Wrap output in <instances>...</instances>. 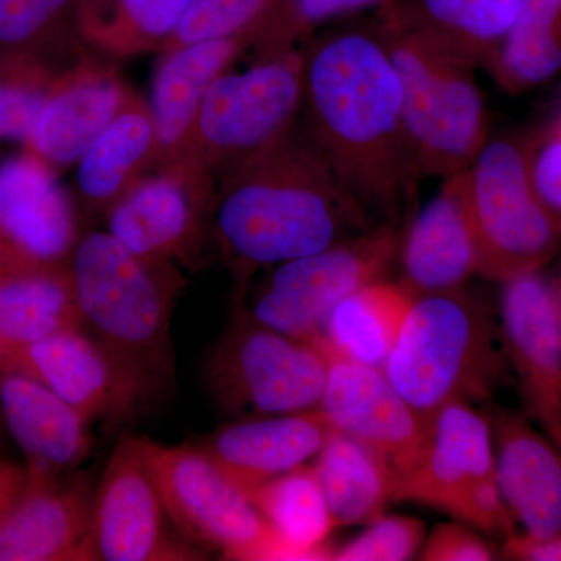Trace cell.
<instances>
[{
  "mask_svg": "<svg viewBox=\"0 0 561 561\" xmlns=\"http://www.w3.org/2000/svg\"><path fill=\"white\" fill-rule=\"evenodd\" d=\"M308 138L376 221L400 224L423 173L402 87L378 31L327 36L302 57Z\"/></svg>",
  "mask_w": 561,
  "mask_h": 561,
  "instance_id": "obj_1",
  "label": "cell"
},
{
  "mask_svg": "<svg viewBox=\"0 0 561 561\" xmlns=\"http://www.w3.org/2000/svg\"><path fill=\"white\" fill-rule=\"evenodd\" d=\"M290 131L245 161L214 216L238 286L234 301L245 298L260 268L319 253L381 224L343 187L312 140Z\"/></svg>",
  "mask_w": 561,
  "mask_h": 561,
  "instance_id": "obj_2",
  "label": "cell"
},
{
  "mask_svg": "<svg viewBox=\"0 0 561 561\" xmlns=\"http://www.w3.org/2000/svg\"><path fill=\"white\" fill-rule=\"evenodd\" d=\"M81 327L138 389L146 405L176 383L172 317L183 279L168 262L147 261L108 231L81 236L69 264Z\"/></svg>",
  "mask_w": 561,
  "mask_h": 561,
  "instance_id": "obj_3",
  "label": "cell"
},
{
  "mask_svg": "<svg viewBox=\"0 0 561 561\" xmlns=\"http://www.w3.org/2000/svg\"><path fill=\"white\" fill-rule=\"evenodd\" d=\"M383 371L431 420L448 401H489L515 381L500 320L485 298L465 286L413 297Z\"/></svg>",
  "mask_w": 561,
  "mask_h": 561,
  "instance_id": "obj_4",
  "label": "cell"
},
{
  "mask_svg": "<svg viewBox=\"0 0 561 561\" xmlns=\"http://www.w3.org/2000/svg\"><path fill=\"white\" fill-rule=\"evenodd\" d=\"M378 33L401 80L405 125L421 173L443 180L467 171L490 139L479 66L393 13Z\"/></svg>",
  "mask_w": 561,
  "mask_h": 561,
  "instance_id": "obj_5",
  "label": "cell"
},
{
  "mask_svg": "<svg viewBox=\"0 0 561 561\" xmlns=\"http://www.w3.org/2000/svg\"><path fill=\"white\" fill-rule=\"evenodd\" d=\"M327 379L319 346L261 323L243 301L232 305L203 367L210 400L228 420L319 409Z\"/></svg>",
  "mask_w": 561,
  "mask_h": 561,
  "instance_id": "obj_6",
  "label": "cell"
},
{
  "mask_svg": "<svg viewBox=\"0 0 561 561\" xmlns=\"http://www.w3.org/2000/svg\"><path fill=\"white\" fill-rule=\"evenodd\" d=\"M463 184L482 278L504 284L556 257L561 231L531 187L524 140H486Z\"/></svg>",
  "mask_w": 561,
  "mask_h": 561,
  "instance_id": "obj_7",
  "label": "cell"
},
{
  "mask_svg": "<svg viewBox=\"0 0 561 561\" xmlns=\"http://www.w3.org/2000/svg\"><path fill=\"white\" fill-rule=\"evenodd\" d=\"M146 449L165 511L184 540L224 560H291L249 494L197 445L146 437Z\"/></svg>",
  "mask_w": 561,
  "mask_h": 561,
  "instance_id": "obj_8",
  "label": "cell"
},
{
  "mask_svg": "<svg viewBox=\"0 0 561 561\" xmlns=\"http://www.w3.org/2000/svg\"><path fill=\"white\" fill-rule=\"evenodd\" d=\"M401 242L400 224L382 221L319 253L275 265L251 305L243 302L261 323L317 346L335 306L386 278Z\"/></svg>",
  "mask_w": 561,
  "mask_h": 561,
  "instance_id": "obj_9",
  "label": "cell"
},
{
  "mask_svg": "<svg viewBox=\"0 0 561 561\" xmlns=\"http://www.w3.org/2000/svg\"><path fill=\"white\" fill-rule=\"evenodd\" d=\"M394 497L437 508L504 540L515 534L497 485L489 420L470 401H448L435 412L426 454L398 483Z\"/></svg>",
  "mask_w": 561,
  "mask_h": 561,
  "instance_id": "obj_10",
  "label": "cell"
},
{
  "mask_svg": "<svg viewBox=\"0 0 561 561\" xmlns=\"http://www.w3.org/2000/svg\"><path fill=\"white\" fill-rule=\"evenodd\" d=\"M176 531L150 470L146 437L124 434L95 486L88 561H197Z\"/></svg>",
  "mask_w": 561,
  "mask_h": 561,
  "instance_id": "obj_11",
  "label": "cell"
},
{
  "mask_svg": "<svg viewBox=\"0 0 561 561\" xmlns=\"http://www.w3.org/2000/svg\"><path fill=\"white\" fill-rule=\"evenodd\" d=\"M302 101V58L278 51L242 72L220 73L206 91L195 124L214 149L247 161L291 130Z\"/></svg>",
  "mask_w": 561,
  "mask_h": 561,
  "instance_id": "obj_12",
  "label": "cell"
},
{
  "mask_svg": "<svg viewBox=\"0 0 561 561\" xmlns=\"http://www.w3.org/2000/svg\"><path fill=\"white\" fill-rule=\"evenodd\" d=\"M0 373L25 376L81 415L117 427L146 405L138 389L83 327L27 343L0 342Z\"/></svg>",
  "mask_w": 561,
  "mask_h": 561,
  "instance_id": "obj_13",
  "label": "cell"
},
{
  "mask_svg": "<svg viewBox=\"0 0 561 561\" xmlns=\"http://www.w3.org/2000/svg\"><path fill=\"white\" fill-rule=\"evenodd\" d=\"M327 357L328 379L320 411L334 430L378 454L398 486L426 454L432 420L402 397L381 368L330 354Z\"/></svg>",
  "mask_w": 561,
  "mask_h": 561,
  "instance_id": "obj_14",
  "label": "cell"
},
{
  "mask_svg": "<svg viewBox=\"0 0 561 561\" xmlns=\"http://www.w3.org/2000/svg\"><path fill=\"white\" fill-rule=\"evenodd\" d=\"M501 335L527 416L561 435V287L540 271L505 280Z\"/></svg>",
  "mask_w": 561,
  "mask_h": 561,
  "instance_id": "obj_15",
  "label": "cell"
},
{
  "mask_svg": "<svg viewBox=\"0 0 561 561\" xmlns=\"http://www.w3.org/2000/svg\"><path fill=\"white\" fill-rule=\"evenodd\" d=\"M81 236L49 164L28 151L0 162V271L69 267Z\"/></svg>",
  "mask_w": 561,
  "mask_h": 561,
  "instance_id": "obj_16",
  "label": "cell"
},
{
  "mask_svg": "<svg viewBox=\"0 0 561 561\" xmlns=\"http://www.w3.org/2000/svg\"><path fill=\"white\" fill-rule=\"evenodd\" d=\"M95 486L80 468L27 470L24 491L0 519V561H88Z\"/></svg>",
  "mask_w": 561,
  "mask_h": 561,
  "instance_id": "obj_17",
  "label": "cell"
},
{
  "mask_svg": "<svg viewBox=\"0 0 561 561\" xmlns=\"http://www.w3.org/2000/svg\"><path fill=\"white\" fill-rule=\"evenodd\" d=\"M496 479L505 507L537 538L561 534V454L527 415L493 405L489 413Z\"/></svg>",
  "mask_w": 561,
  "mask_h": 561,
  "instance_id": "obj_18",
  "label": "cell"
},
{
  "mask_svg": "<svg viewBox=\"0 0 561 561\" xmlns=\"http://www.w3.org/2000/svg\"><path fill=\"white\" fill-rule=\"evenodd\" d=\"M331 426L320 409L228 420L197 445L239 489L256 490L316 459L330 437Z\"/></svg>",
  "mask_w": 561,
  "mask_h": 561,
  "instance_id": "obj_19",
  "label": "cell"
},
{
  "mask_svg": "<svg viewBox=\"0 0 561 561\" xmlns=\"http://www.w3.org/2000/svg\"><path fill=\"white\" fill-rule=\"evenodd\" d=\"M402 286L413 297L459 289L479 275L463 172L442 180L440 190L413 216L401 242Z\"/></svg>",
  "mask_w": 561,
  "mask_h": 561,
  "instance_id": "obj_20",
  "label": "cell"
},
{
  "mask_svg": "<svg viewBox=\"0 0 561 561\" xmlns=\"http://www.w3.org/2000/svg\"><path fill=\"white\" fill-rule=\"evenodd\" d=\"M3 426L25 457L27 470H79L94 448L92 423L41 383L0 373Z\"/></svg>",
  "mask_w": 561,
  "mask_h": 561,
  "instance_id": "obj_21",
  "label": "cell"
},
{
  "mask_svg": "<svg viewBox=\"0 0 561 561\" xmlns=\"http://www.w3.org/2000/svg\"><path fill=\"white\" fill-rule=\"evenodd\" d=\"M106 231L142 260L186 262L201 239V214L183 183L157 179L111 206Z\"/></svg>",
  "mask_w": 561,
  "mask_h": 561,
  "instance_id": "obj_22",
  "label": "cell"
},
{
  "mask_svg": "<svg viewBox=\"0 0 561 561\" xmlns=\"http://www.w3.org/2000/svg\"><path fill=\"white\" fill-rule=\"evenodd\" d=\"M124 91L105 77H77L51 84L25 140V151L55 165L79 162L94 140L116 119Z\"/></svg>",
  "mask_w": 561,
  "mask_h": 561,
  "instance_id": "obj_23",
  "label": "cell"
},
{
  "mask_svg": "<svg viewBox=\"0 0 561 561\" xmlns=\"http://www.w3.org/2000/svg\"><path fill=\"white\" fill-rule=\"evenodd\" d=\"M412 302L401 283L383 278L365 284L335 306L317 346L330 356L383 370Z\"/></svg>",
  "mask_w": 561,
  "mask_h": 561,
  "instance_id": "obj_24",
  "label": "cell"
},
{
  "mask_svg": "<svg viewBox=\"0 0 561 561\" xmlns=\"http://www.w3.org/2000/svg\"><path fill=\"white\" fill-rule=\"evenodd\" d=\"M337 527L370 524L394 501L397 479L367 446L332 430L313 461Z\"/></svg>",
  "mask_w": 561,
  "mask_h": 561,
  "instance_id": "obj_25",
  "label": "cell"
},
{
  "mask_svg": "<svg viewBox=\"0 0 561 561\" xmlns=\"http://www.w3.org/2000/svg\"><path fill=\"white\" fill-rule=\"evenodd\" d=\"M249 496L286 546L291 560L332 559V548L327 542L337 524L313 463L301 465L265 482L250 491Z\"/></svg>",
  "mask_w": 561,
  "mask_h": 561,
  "instance_id": "obj_26",
  "label": "cell"
},
{
  "mask_svg": "<svg viewBox=\"0 0 561 561\" xmlns=\"http://www.w3.org/2000/svg\"><path fill=\"white\" fill-rule=\"evenodd\" d=\"M236 47L234 38L186 44L161 66L151 92V121L165 147L176 146L191 130L206 91L234 57Z\"/></svg>",
  "mask_w": 561,
  "mask_h": 561,
  "instance_id": "obj_27",
  "label": "cell"
},
{
  "mask_svg": "<svg viewBox=\"0 0 561 561\" xmlns=\"http://www.w3.org/2000/svg\"><path fill=\"white\" fill-rule=\"evenodd\" d=\"M81 327L69 267L0 271V342L27 343Z\"/></svg>",
  "mask_w": 561,
  "mask_h": 561,
  "instance_id": "obj_28",
  "label": "cell"
},
{
  "mask_svg": "<svg viewBox=\"0 0 561 561\" xmlns=\"http://www.w3.org/2000/svg\"><path fill=\"white\" fill-rule=\"evenodd\" d=\"M485 68L512 94L556 77L561 70V0H523Z\"/></svg>",
  "mask_w": 561,
  "mask_h": 561,
  "instance_id": "obj_29",
  "label": "cell"
},
{
  "mask_svg": "<svg viewBox=\"0 0 561 561\" xmlns=\"http://www.w3.org/2000/svg\"><path fill=\"white\" fill-rule=\"evenodd\" d=\"M523 0H419L415 11H393L486 66L511 31Z\"/></svg>",
  "mask_w": 561,
  "mask_h": 561,
  "instance_id": "obj_30",
  "label": "cell"
},
{
  "mask_svg": "<svg viewBox=\"0 0 561 561\" xmlns=\"http://www.w3.org/2000/svg\"><path fill=\"white\" fill-rule=\"evenodd\" d=\"M154 139L151 116L136 110L121 111L79 160L81 194L99 208L110 209Z\"/></svg>",
  "mask_w": 561,
  "mask_h": 561,
  "instance_id": "obj_31",
  "label": "cell"
},
{
  "mask_svg": "<svg viewBox=\"0 0 561 561\" xmlns=\"http://www.w3.org/2000/svg\"><path fill=\"white\" fill-rule=\"evenodd\" d=\"M49 73L24 50L0 55V139L25 142L51 88Z\"/></svg>",
  "mask_w": 561,
  "mask_h": 561,
  "instance_id": "obj_32",
  "label": "cell"
},
{
  "mask_svg": "<svg viewBox=\"0 0 561 561\" xmlns=\"http://www.w3.org/2000/svg\"><path fill=\"white\" fill-rule=\"evenodd\" d=\"M426 526L412 516L382 515L368 524V529L332 549L337 561H404L411 560L423 548Z\"/></svg>",
  "mask_w": 561,
  "mask_h": 561,
  "instance_id": "obj_33",
  "label": "cell"
},
{
  "mask_svg": "<svg viewBox=\"0 0 561 561\" xmlns=\"http://www.w3.org/2000/svg\"><path fill=\"white\" fill-rule=\"evenodd\" d=\"M268 0H195L179 28L176 44L234 38L260 18Z\"/></svg>",
  "mask_w": 561,
  "mask_h": 561,
  "instance_id": "obj_34",
  "label": "cell"
},
{
  "mask_svg": "<svg viewBox=\"0 0 561 561\" xmlns=\"http://www.w3.org/2000/svg\"><path fill=\"white\" fill-rule=\"evenodd\" d=\"M111 25L142 39H160L176 32L195 0H105Z\"/></svg>",
  "mask_w": 561,
  "mask_h": 561,
  "instance_id": "obj_35",
  "label": "cell"
},
{
  "mask_svg": "<svg viewBox=\"0 0 561 561\" xmlns=\"http://www.w3.org/2000/svg\"><path fill=\"white\" fill-rule=\"evenodd\" d=\"M526 146L531 187L561 231V119Z\"/></svg>",
  "mask_w": 561,
  "mask_h": 561,
  "instance_id": "obj_36",
  "label": "cell"
},
{
  "mask_svg": "<svg viewBox=\"0 0 561 561\" xmlns=\"http://www.w3.org/2000/svg\"><path fill=\"white\" fill-rule=\"evenodd\" d=\"M69 3L70 0H0V46L24 50Z\"/></svg>",
  "mask_w": 561,
  "mask_h": 561,
  "instance_id": "obj_37",
  "label": "cell"
},
{
  "mask_svg": "<svg viewBox=\"0 0 561 561\" xmlns=\"http://www.w3.org/2000/svg\"><path fill=\"white\" fill-rule=\"evenodd\" d=\"M489 542L479 537L468 524L442 523L423 542L424 561H489L494 560Z\"/></svg>",
  "mask_w": 561,
  "mask_h": 561,
  "instance_id": "obj_38",
  "label": "cell"
},
{
  "mask_svg": "<svg viewBox=\"0 0 561 561\" xmlns=\"http://www.w3.org/2000/svg\"><path fill=\"white\" fill-rule=\"evenodd\" d=\"M376 2H379V0H294L290 22L276 36L275 50L273 51L276 54L278 44L284 43L290 36L297 35L302 28L312 27V25L342 16V14L367 9Z\"/></svg>",
  "mask_w": 561,
  "mask_h": 561,
  "instance_id": "obj_39",
  "label": "cell"
},
{
  "mask_svg": "<svg viewBox=\"0 0 561 561\" xmlns=\"http://www.w3.org/2000/svg\"><path fill=\"white\" fill-rule=\"evenodd\" d=\"M505 559L523 561H561V534L556 537L537 538L527 534H515L505 538L502 548Z\"/></svg>",
  "mask_w": 561,
  "mask_h": 561,
  "instance_id": "obj_40",
  "label": "cell"
},
{
  "mask_svg": "<svg viewBox=\"0 0 561 561\" xmlns=\"http://www.w3.org/2000/svg\"><path fill=\"white\" fill-rule=\"evenodd\" d=\"M27 483V468L0 456V519L13 507Z\"/></svg>",
  "mask_w": 561,
  "mask_h": 561,
  "instance_id": "obj_41",
  "label": "cell"
},
{
  "mask_svg": "<svg viewBox=\"0 0 561 561\" xmlns=\"http://www.w3.org/2000/svg\"><path fill=\"white\" fill-rule=\"evenodd\" d=\"M3 431H5V426H3L2 412H0V438H2Z\"/></svg>",
  "mask_w": 561,
  "mask_h": 561,
  "instance_id": "obj_42",
  "label": "cell"
},
{
  "mask_svg": "<svg viewBox=\"0 0 561 561\" xmlns=\"http://www.w3.org/2000/svg\"><path fill=\"white\" fill-rule=\"evenodd\" d=\"M553 445L557 446V449H559V453L561 454V435L559 438H556V440H551Z\"/></svg>",
  "mask_w": 561,
  "mask_h": 561,
  "instance_id": "obj_43",
  "label": "cell"
}]
</instances>
